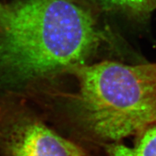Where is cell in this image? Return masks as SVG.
I'll return each instance as SVG.
<instances>
[{
    "label": "cell",
    "mask_w": 156,
    "mask_h": 156,
    "mask_svg": "<svg viewBox=\"0 0 156 156\" xmlns=\"http://www.w3.org/2000/svg\"><path fill=\"white\" fill-rule=\"evenodd\" d=\"M104 35L83 0H0V83L30 87L87 64Z\"/></svg>",
    "instance_id": "obj_1"
},
{
    "label": "cell",
    "mask_w": 156,
    "mask_h": 156,
    "mask_svg": "<svg viewBox=\"0 0 156 156\" xmlns=\"http://www.w3.org/2000/svg\"><path fill=\"white\" fill-rule=\"evenodd\" d=\"M67 73L76 77L75 91L48 85L41 98L80 140L103 147L156 124V62L103 61Z\"/></svg>",
    "instance_id": "obj_2"
},
{
    "label": "cell",
    "mask_w": 156,
    "mask_h": 156,
    "mask_svg": "<svg viewBox=\"0 0 156 156\" xmlns=\"http://www.w3.org/2000/svg\"><path fill=\"white\" fill-rule=\"evenodd\" d=\"M0 156H89L46 124L17 93L0 95Z\"/></svg>",
    "instance_id": "obj_3"
},
{
    "label": "cell",
    "mask_w": 156,
    "mask_h": 156,
    "mask_svg": "<svg viewBox=\"0 0 156 156\" xmlns=\"http://www.w3.org/2000/svg\"><path fill=\"white\" fill-rule=\"evenodd\" d=\"M102 147L103 156H156V124L134 136L132 145L120 142Z\"/></svg>",
    "instance_id": "obj_4"
},
{
    "label": "cell",
    "mask_w": 156,
    "mask_h": 156,
    "mask_svg": "<svg viewBox=\"0 0 156 156\" xmlns=\"http://www.w3.org/2000/svg\"><path fill=\"white\" fill-rule=\"evenodd\" d=\"M108 10L122 12L137 18H145L156 9V0H99Z\"/></svg>",
    "instance_id": "obj_5"
}]
</instances>
